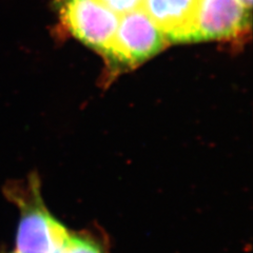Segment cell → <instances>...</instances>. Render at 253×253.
<instances>
[{
  "mask_svg": "<svg viewBox=\"0 0 253 253\" xmlns=\"http://www.w3.org/2000/svg\"><path fill=\"white\" fill-rule=\"evenodd\" d=\"M167 42L163 31L139 7L120 16L105 58L112 68H133L161 52Z\"/></svg>",
  "mask_w": 253,
  "mask_h": 253,
  "instance_id": "obj_2",
  "label": "cell"
},
{
  "mask_svg": "<svg viewBox=\"0 0 253 253\" xmlns=\"http://www.w3.org/2000/svg\"><path fill=\"white\" fill-rule=\"evenodd\" d=\"M97 1L120 16L139 9L142 3V0H97Z\"/></svg>",
  "mask_w": 253,
  "mask_h": 253,
  "instance_id": "obj_7",
  "label": "cell"
},
{
  "mask_svg": "<svg viewBox=\"0 0 253 253\" xmlns=\"http://www.w3.org/2000/svg\"><path fill=\"white\" fill-rule=\"evenodd\" d=\"M250 12L236 0H200L187 42L239 38L250 29Z\"/></svg>",
  "mask_w": 253,
  "mask_h": 253,
  "instance_id": "obj_4",
  "label": "cell"
},
{
  "mask_svg": "<svg viewBox=\"0 0 253 253\" xmlns=\"http://www.w3.org/2000/svg\"><path fill=\"white\" fill-rule=\"evenodd\" d=\"M241 5H243L245 9L251 11V5H252V0H236Z\"/></svg>",
  "mask_w": 253,
  "mask_h": 253,
  "instance_id": "obj_8",
  "label": "cell"
},
{
  "mask_svg": "<svg viewBox=\"0 0 253 253\" xmlns=\"http://www.w3.org/2000/svg\"><path fill=\"white\" fill-rule=\"evenodd\" d=\"M7 199L19 209L16 233L18 253H62L71 232L46 208L36 174L26 183L10 184L4 188Z\"/></svg>",
  "mask_w": 253,
  "mask_h": 253,
  "instance_id": "obj_1",
  "label": "cell"
},
{
  "mask_svg": "<svg viewBox=\"0 0 253 253\" xmlns=\"http://www.w3.org/2000/svg\"><path fill=\"white\" fill-rule=\"evenodd\" d=\"M62 253H108V251L96 237L86 233L71 232Z\"/></svg>",
  "mask_w": 253,
  "mask_h": 253,
  "instance_id": "obj_6",
  "label": "cell"
},
{
  "mask_svg": "<svg viewBox=\"0 0 253 253\" xmlns=\"http://www.w3.org/2000/svg\"><path fill=\"white\" fill-rule=\"evenodd\" d=\"M3 253H18V252L15 250V251H10V252H3Z\"/></svg>",
  "mask_w": 253,
  "mask_h": 253,
  "instance_id": "obj_9",
  "label": "cell"
},
{
  "mask_svg": "<svg viewBox=\"0 0 253 253\" xmlns=\"http://www.w3.org/2000/svg\"><path fill=\"white\" fill-rule=\"evenodd\" d=\"M61 25L79 42L106 56L120 21V15L97 0H56Z\"/></svg>",
  "mask_w": 253,
  "mask_h": 253,
  "instance_id": "obj_3",
  "label": "cell"
},
{
  "mask_svg": "<svg viewBox=\"0 0 253 253\" xmlns=\"http://www.w3.org/2000/svg\"><path fill=\"white\" fill-rule=\"evenodd\" d=\"M200 0H142L141 9L170 42H187Z\"/></svg>",
  "mask_w": 253,
  "mask_h": 253,
  "instance_id": "obj_5",
  "label": "cell"
}]
</instances>
